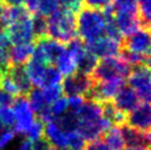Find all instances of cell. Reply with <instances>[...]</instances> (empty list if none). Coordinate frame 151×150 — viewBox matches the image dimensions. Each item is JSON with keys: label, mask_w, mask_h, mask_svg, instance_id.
Returning <instances> with one entry per match:
<instances>
[{"label": "cell", "mask_w": 151, "mask_h": 150, "mask_svg": "<svg viewBox=\"0 0 151 150\" xmlns=\"http://www.w3.org/2000/svg\"><path fill=\"white\" fill-rule=\"evenodd\" d=\"M47 37L67 44L76 38V17L75 13L65 9H58L56 11L47 16Z\"/></svg>", "instance_id": "cell-1"}, {"label": "cell", "mask_w": 151, "mask_h": 150, "mask_svg": "<svg viewBox=\"0 0 151 150\" xmlns=\"http://www.w3.org/2000/svg\"><path fill=\"white\" fill-rule=\"evenodd\" d=\"M77 13L76 30L82 41L88 43L103 37V33H105V18L101 10L83 6Z\"/></svg>", "instance_id": "cell-2"}, {"label": "cell", "mask_w": 151, "mask_h": 150, "mask_svg": "<svg viewBox=\"0 0 151 150\" xmlns=\"http://www.w3.org/2000/svg\"><path fill=\"white\" fill-rule=\"evenodd\" d=\"M130 69L131 66L120 56L105 58L98 61L91 77L94 82H106L116 79H126L130 73Z\"/></svg>", "instance_id": "cell-3"}, {"label": "cell", "mask_w": 151, "mask_h": 150, "mask_svg": "<svg viewBox=\"0 0 151 150\" xmlns=\"http://www.w3.org/2000/svg\"><path fill=\"white\" fill-rule=\"evenodd\" d=\"M128 86L137 93L141 102L150 103L151 84L150 66L149 65H134L131 66L130 73L127 76Z\"/></svg>", "instance_id": "cell-4"}, {"label": "cell", "mask_w": 151, "mask_h": 150, "mask_svg": "<svg viewBox=\"0 0 151 150\" xmlns=\"http://www.w3.org/2000/svg\"><path fill=\"white\" fill-rule=\"evenodd\" d=\"M12 107L16 115V124H14L13 130L16 133L25 135V133L30 129V127L32 126L35 119L33 112L30 108L28 97L24 95L16 96Z\"/></svg>", "instance_id": "cell-5"}, {"label": "cell", "mask_w": 151, "mask_h": 150, "mask_svg": "<svg viewBox=\"0 0 151 150\" xmlns=\"http://www.w3.org/2000/svg\"><path fill=\"white\" fill-rule=\"evenodd\" d=\"M93 84H94V81L92 79L91 75L76 71L74 74L65 76V79H62L61 87L64 96H67V97L76 95L83 96L92 87Z\"/></svg>", "instance_id": "cell-6"}, {"label": "cell", "mask_w": 151, "mask_h": 150, "mask_svg": "<svg viewBox=\"0 0 151 150\" xmlns=\"http://www.w3.org/2000/svg\"><path fill=\"white\" fill-rule=\"evenodd\" d=\"M4 32L7 34L10 43L13 45L34 42L31 17L16 21L11 25H9L7 29L4 30Z\"/></svg>", "instance_id": "cell-7"}, {"label": "cell", "mask_w": 151, "mask_h": 150, "mask_svg": "<svg viewBox=\"0 0 151 150\" xmlns=\"http://www.w3.org/2000/svg\"><path fill=\"white\" fill-rule=\"evenodd\" d=\"M150 30L139 29L122 39V49L139 54L150 55Z\"/></svg>", "instance_id": "cell-8"}, {"label": "cell", "mask_w": 151, "mask_h": 150, "mask_svg": "<svg viewBox=\"0 0 151 150\" xmlns=\"http://www.w3.org/2000/svg\"><path fill=\"white\" fill-rule=\"evenodd\" d=\"M87 50L95 55L97 58L119 56L122 44L108 37H99L92 42L85 43Z\"/></svg>", "instance_id": "cell-9"}, {"label": "cell", "mask_w": 151, "mask_h": 150, "mask_svg": "<svg viewBox=\"0 0 151 150\" xmlns=\"http://www.w3.org/2000/svg\"><path fill=\"white\" fill-rule=\"evenodd\" d=\"M151 109L150 103L141 102L126 116V125L143 133H150Z\"/></svg>", "instance_id": "cell-10"}, {"label": "cell", "mask_w": 151, "mask_h": 150, "mask_svg": "<svg viewBox=\"0 0 151 150\" xmlns=\"http://www.w3.org/2000/svg\"><path fill=\"white\" fill-rule=\"evenodd\" d=\"M115 22L124 38L141 29L137 11H118L115 10Z\"/></svg>", "instance_id": "cell-11"}, {"label": "cell", "mask_w": 151, "mask_h": 150, "mask_svg": "<svg viewBox=\"0 0 151 150\" xmlns=\"http://www.w3.org/2000/svg\"><path fill=\"white\" fill-rule=\"evenodd\" d=\"M113 102L115 106L120 112H125L126 115L131 110H134L141 103V100L138 97L137 93L126 84L119 89V92L113 98Z\"/></svg>", "instance_id": "cell-12"}, {"label": "cell", "mask_w": 151, "mask_h": 150, "mask_svg": "<svg viewBox=\"0 0 151 150\" xmlns=\"http://www.w3.org/2000/svg\"><path fill=\"white\" fill-rule=\"evenodd\" d=\"M120 135L122 137L125 146L129 148L134 147H150V133H143L138 129H134L132 127L122 125L118 127Z\"/></svg>", "instance_id": "cell-13"}, {"label": "cell", "mask_w": 151, "mask_h": 150, "mask_svg": "<svg viewBox=\"0 0 151 150\" xmlns=\"http://www.w3.org/2000/svg\"><path fill=\"white\" fill-rule=\"evenodd\" d=\"M6 73L16 85L20 95L27 96L29 94V92L32 89V84L30 82L29 76L25 71V64L24 65H9L8 69L6 70Z\"/></svg>", "instance_id": "cell-14"}, {"label": "cell", "mask_w": 151, "mask_h": 150, "mask_svg": "<svg viewBox=\"0 0 151 150\" xmlns=\"http://www.w3.org/2000/svg\"><path fill=\"white\" fill-rule=\"evenodd\" d=\"M35 42H39L42 46L49 65H54L56 61L66 52V45L65 44L56 41V40H53L49 37L37 40Z\"/></svg>", "instance_id": "cell-15"}, {"label": "cell", "mask_w": 151, "mask_h": 150, "mask_svg": "<svg viewBox=\"0 0 151 150\" xmlns=\"http://www.w3.org/2000/svg\"><path fill=\"white\" fill-rule=\"evenodd\" d=\"M34 44H18L9 49V65H24L32 58Z\"/></svg>", "instance_id": "cell-16"}, {"label": "cell", "mask_w": 151, "mask_h": 150, "mask_svg": "<svg viewBox=\"0 0 151 150\" xmlns=\"http://www.w3.org/2000/svg\"><path fill=\"white\" fill-rule=\"evenodd\" d=\"M101 116L108 120L111 126L119 127L126 124V114L120 112L119 109L115 106L113 100H106L101 103Z\"/></svg>", "instance_id": "cell-17"}, {"label": "cell", "mask_w": 151, "mask_h": 150, "mask_svg": "<svg viewBox=\"0 0 151 150\" xmlns=\"http://www.w3.org/2000/svg\"><path fill=\"white\" fill-rule=\"evenodd\" d=\"M44 136L51 142L55 149L66 148V137L65 133L60 129V127L54 121L44 124Z\"/></svg>", "instance_id": "cell-18"}, {"label": "cell", "mask_w": 151, "mask_h": 150, "mask_svg": "<svg viewBox=\"0 0 151 150\" xmlns=\"http://www.w3.org/2000/svg\"><path fill=\"white\" fill-rule=\"evenodd\" d=\"M54 123L59 126L60 129L63 133H72V131H77L80 119L77 112L67 109L61 116L55 118Z\"/></svg>", "instance_id": "cell-19"}, {"label": "cell", "mask_w": 151, "mask_h": 150, "mask_svg": "<svg viewBox=\"0 0 151 150\" xmlns=\"http://www.w3.org/2000/svg\"><path fill=\"white\" fill-rule=\"evenodd\" d=\"M45 67V64H42V63L38 62L33 58H30L29 61L25 63V71H27L28 76H29L30 82L34 87H41Z\"/></svg>", "instance_id": "cell-20"}, {"label": "cell", "mask_w": 151, "mask_h": 150, "mask_svg": "<svg viewBox=\"0 0 151 150\" xmlns=\"http://www.w3.org/2000/svg\"><path fill=\"white\" fill-rule=\"evenodd\" d=\"M101 138L106 142V145L110 148V150H122L125 148V144L120 135L119 128L116 126H111L110 128L105 130Z\"/></svg>", "instance_id": "cell-21"}, {"label": "cell", "mask_w": 151, "mask_h": 150, "mask_svg": "<svg viewBox=\"0 0 151 150\" xmlns=\"http://www.w3.org/2000/svg\"><path fill=\"white\" fill-rule=\"evenodd\" d=\"M27 97H28L30 108L37 115L45 107L46 105H49L46 104L44 95H43V91L39 87H32V89L29 92Z\"/></svg>", "instance_id": "cell-22"}, {"label": "cell", "mask_w": 151, "mask_h": 150, "mask_svg": "<svg viewBox=\"0 0 151 150\" xmlns=\"http://www.w3.org/2000/svg\"><path fill=\"white\" fill-rule=\"evenodd\" d=\"M87 49V48H86ZM98 58L95 55L91 53L88 50H86L84 54L81 56V58L76 62V69L78 72L84 73V74L91 75L94 71V69L96 67L97 63H98Z\"/></svg>", "instance_id": "cell-23"}, {"label": "cell", "mask_w": 151, "mask_h": 150, "mask_svg": "<svg viewBox=\"0 0 151 150\" xmlns=\"http://www.w3.org/2000/svg\"><path fill=\"white\" fill-rule=\"evenodd\" d=\"M62 79H63V75L58 70V67L55 65H46L40 88H45L52 85L61 84Z\"/></svg>", "instance_id": "cell-24"}, {"label": "cell", "mask_w": 151, "mask_h": 150, "mask_svg": "<svg viewBox=\"0 0 151 150\" xmlns=\"http://www.w3.org/2000/svg\"><path fill=\"white\" fill-rule=\"evenodd\" d=\"M31 21H32L34 42L47 37V25H46V19L44 16L40 13H34L33 17L31 18Z\"/></svg>", "instance_id": "cell-25"}, {"label": "cell", "mask_w": 151, "mask_h": 150, "mask_svg": "<svg viewBox=\"0 0 151 150\" xmlns=\"http://www.w3.org/2000/svg\"><path fill=\"white\" fill-rule=\"evenodd\" d=\"M119 56L126 61L130 66L134 65H150V55H143L134 52H130L127 50H120Z\"/></svg>", "instance_id": "cell-26"}, {"label": "cell", "mask_w": 151, "mask_h": 150, "mask_svg": "<svg viewBox=\"0 0 151 150\" xmlns=\"http://www.w3.org/2000/svg\"><path fill=\"white\" fill-rule=\"evenodd\" d=\"M55 64H56L58 70L61 72V74L65 75V76L74 74V73L77 71V69H76V62L67 52H65V53L56 61Z\"/></svg>", "instance_id": "cell-27"}, {"label": "cell", "mask_w": 151, "mask_h": 150, "mask_svg": "<svg viewBox=\"0 0 151 150\" xmlns=\"http://www.w3.org/2000/svg\"><path fill=\"white\" fill-rule=\"evenodd\" d=\"M16 124V115L12 108L0 106V130L13 129Z\"/></svg>", "instance_id": "cell-28"}, {"label": "cell", "mask_w": 151, "mask_h": 150, "mask_svg": "<svg viewBox=\"0 0 151 150\" xmlns=\"http://www.w3.org/2000/svg\"><path fill=\"white\" fill-rule=\"evenodd\" d=\"M65 137H66V148L71 150L84 149L86 141L77 131L65 133Z\"/></svg>", "instance_id": "cell-29"}, {"label": "cell", "mask_w": 151, "mask_h": 150, "mask_svg": "<svg viewBox=\"0 0 151 150\" xmlns=\"http://www.w3.org/2000/svg\"><path fill=\"white\" fill-rule=\"evenodd\" d=\"M60 7V0H38V11L44 17L50 16Z\"/></svg>", "instance_id": "cell-30"}, {"label": "cell", "mask_w": 151, "mask_h": 150, "mask_svg": "<svg viewBox=\"0 0 151 150\" xmlns=\"http://www.w3.org/2000/svg\"><path fill=\"white\" fill-rule=\"evenodd\" d=\"M25 136H27V139L30 141H34L40 137L44 136V124L37 116H35L32 126L30 127V129L25 133Z\"/></svg>", "instance_id": "cell-31"}, {"label": "cell", "mask_w": 151, "mask_h": 150, "mask_svg": "<svg viewBox=\"0 0 151 150\" xmlns=\"http://www.w3.org/2000/svg\"><path fill=\"white\" fill-rule=\"evenodd\" d=\"M43 95H44L46 104L51 105L53 102L59 100L60 97H62V95H63L61 84H56V85H52V86L45 87L43 89Z\"/></svg>", "instance_id": "cell-32"}, {"label": "cell", "mask_w": 151, "mask_h": 150, "mask_svg": "<svg viewBox=\"0 0 151 150\" xmlns=\"http://www.w3.org/2000/svg\"><path fill=\"white\" fill-rule=\"evenodd\" d=\"M50 109L52 112V115L54 116V118L61 116L63 112L67 110V100L65 97H60L59 100H56L50 105Z\"/></svg>", "instance_id": "cell-33"}, {"label": "cell", "mask_w": 151, "mask_h": 150, "mask_svg": "<svg viewBox=\"0 0 151 150\" xmlns=\"http://www.w3.org/2000/svg\"><path fill=\"white\" fill-rule=\"evenodd\" d=\"M113 4L118 11H137V0H114Z\"/></svg>", "instance_id": "cell-34"}, {"label": "cell", "mask_w": 151, "mask_h": 150, "mask_svg": "<svg viewBox=\"0 0 151 150\" xmlns=\"http://www.w3.org/2000/svg\"><path fill=\"white\" fill-rule=\"evenodd\" d=\"M0 88H2V89L6 91V92L10 93V94L13 95L14 97L20 95V94H19V91H18V88L16 87V85L13 84V82L10 79V77L7 75L6 72L4 73V76H2V81H1V86H0Z\"/></svg>", "instance_id": "cell-35"}, {"label": "cell", "mask_w": 151, "mask_h": 150, "mask_svg": "<svg viewBox=\"0 0 151 150\" xmlns=\"http://www.w3.org/2000/svg\"><path fill=\"white\" fill-rule=\"evenodd\" d=\"M60 4L67 11L77 13L83 7V0H60Z\"/></svg>", "instance_id": "cell-36"}, {"label": "cell", "mask_w": 151, "mask_h": 150, "mask_svg": "<svg viewBox=\"0 0 151 150\" xmlns=\"http://www.w3.org/2000/svg\"><path fill=\"white\" fill-rule=\"evenodd\" d=\"M84 97L81 95L70 96L67 100V109L77 112L82 107V105L84 104Z\"/></svg>", "instance_id": "cell-37"}, {"label": "cell", "mask_w": 151, "mask_h": 150, "mask_svg": "<svg viewBox=\"0 0 151 150\" xmlns=\"http://www.w3.org/2000/svg\"><path fill=\"white\" fill-rule=\"evenodd\" d=\"M14 130L13 129H4L0 130V150H4L9 142L14 138Z\"/></svg>", "instance_id": "cell-38"}, {"label": "cell", "mask_w": 151, "mask_h": 150, "mask_svg": "<svg viewBox=\"0 0 151 150\" xmlns=\"http://www.w3.org/2000/svg\"><path fill=\"white\" fill-rule=\"evenodd\" d=\"M84 148L86 150H110V148L106 145V142L101 137L94 139L92 141H87L85 144Z\"/></svg>", "instance_id": "cell-39"}, {"label": "cell", "mask_w": 151, "mask_h": 150, "mask_svg": "<svg viewBox=\"0 0 151 150\" xmlns=\"http://www.w3.org/2000/svg\"><path fill=\"white\" fill-rule=\"evenodd\" d=\"M55 148L52 145L51 142L47 140V138L45 136H42L39 139L34 140L33 144H32V150H54Z\"/></svg>", "instance_id": "cell-40"}, {"label": "cell", "mask_w": 151, "mask_h": 150, "mask_svg": "<svg viewBox=\"0 0 151 150\" xmlns=\"http://www.w3.org/2000/svg\"><path fill=\"white\" fill-rule=\"evenodd\" d=\"M85 7L92 9H97V10H103L107 7L108 4H113V0H83Z\"/></svg>", "instance_id": "cell-41"}, {"label": "cell", "mask_w": 151, "mask_h": 150, "mask_svg": "<svg viewBox=\"0 0 151 150\" xmlns=\"http://www.w3.org/2000/svg\"><path fill=\"white\" fill-rule=\"evenodd\" d=\"M14 96L10 93L4 91L2 88L0 89V106L2 107H12V104L14 102Z\"/></svg>", "instance_id": "cell-42"}, {"label": "cell", "mask_w": 151, "mask_h": 150, "mask_svg": "<svg viewBox=\"0 0 151 150\" xmlns=\"http://www.w3.org/2000/svg\"><path fill=\"white\" fill-rule=\"evenodd\" d=\"M9 66V49H0V71L6 72Z\"/></svg>", "instance_id": "cell-43"}, {"label": "cell", "mask_w": 151, "mask_h": 150, "mask_svg": "<svg viewBox=\"0 0 151 150\" xmlns=\"http://www.w3.org/2000/svg\"><path fill=\"white\" fill-rule=\"evenodd\" d=\"M23 6L33 14L38 11V0H23Z\"/></svg>", "instance_id": "cell-44"}, {"label": "cell", "mask_w": 151, "mask_h": 150, "mask_svg": "<svg viewBox=\"0 0 151 150\" xmlns=\"http://www.w3.org/2000/svg\"><path fill=\"white\" fill-rule=\"evenodd\" d=\"M6 6H23V0H1Z\"/></svg>", "instance_id": "cell-45"}, {"label": "cell", "mask_w": 151, "mask_h": 150, "mask_svg": "<svg viewBox=\"0 0 151 150\" xmlns=\"http://www.w3.org/2000/svg\"><path fill=\"white\" fill-rule=\"evenodd\" d=\"M18 150H32V141H30L28 139H24Z\"/></svg>", "instance_id": "cell-46"}, {"label": "cell", "mask_w": 151, "mask_h": 150, "mask_svg": "<svg viewBox=\"0 0 151 150\" xmlns=\"http://www.w3.org/2000/svg\"><path fill=\"white\" fill-rule=\"evenodd\" d=\"M122 150H149V148L147 147H134V148H124Z\"/></svg>", "instance_id": "cell-47"}, {"label": "cell", "mask_w": 151, "mask_h": 150, "mask_svg": "<svg viewBox=\"0 0 151 150\" xmlns=\"http://www.w3.org/2000/svg\"><path fill=\"white\" fill-rule=\"evenodd\" d=\"M4 72L0 71V86H1V81H2V76H4Z\"/></svg>", "instance_id": "cell-48"}, {"label": "cell", "mask_w": 151, "mask_h": 150, "mask_svg": "<svg viewBox=\"0 0 151 150\" xmlns=\"http://www.w3.org/2000/svg\"><path fill=\"white\" fill-rule=\"evenodd\" d=\"M55 150H71V149H68V148H62V149H55Z\"/></svg>", "instance_id": "cell-49"}, {"label": "cell", "mask_w": 151, "mask_h": 150, "mask_svg": "<svg viewBox=\"0 0 151 150\" xmlns=\"http://www.w3.org/2000/svg\"><path fill=\"white\" fill-rule=\"evenodd\" d=\"M81 150H86V149H81Z\"/></svg>", "instance_id": "cell-50"}, {"label": "cell", "mask_w": 151, "mask_h": 150, "mask_svg": "<svg viewBox=\"0 0 151 150\" xmlns=\"http://www.w3.org/2000/svg\"><path fill=\"white\" fill-rule=\"evenodd\" d=\"M54 150H55V149H54Z\"/></svg>", "instance_id": "cell-51"}]
</instances>
